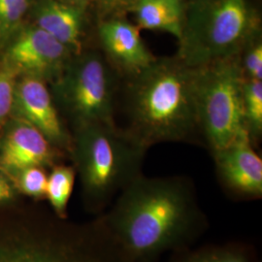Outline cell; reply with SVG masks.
<instances>
[{
	"label": "cell",
	"mask_w": 262,
	"mask_h": 262,
	"mask_svg": "<svg viewBox=\"0 0 262 262\" xmlns=\"http://www.w3.org/2000/svg\"><path fill=\"white\" fill-rule=\"evenodd\" d=\"M196 77L197 68L175 56L157 57L127 78L126 131L147 149L162 142L191 140L199 130Z\"/></svg>",
	"instance_id": "cell-3"
},
{
	"label": "cell",
	"mask_w": 262,
	"mask_h": 262,
	"mask_svg": "<svg viewBox=\"0 0 262 262\" xmlns=\"http://www.w3.org/2000/svg\"><path fill=\"white\" fill-rule=\"evenodd\" d=\"M118 72L105 56L96 52L72 57L55 83L58 101L78 128L92 124H114Z\"/></svg>",
	"instance_id": "cell-7"
},
{
	"label": "cell",
	"mask_w": 262,
	"mask_h": 262,
	"mask_svg": "<svg viewBox=\"0 0 262 262\" xmlns=\"http://www.w3.org/2000/svg\"><path fill=\"white\" fill-rule=\"evenodd\" d=\"M147 150L115 123L78 128L73 156L85 209L96 215L103 214L122 189L142 174Z\"/></svg>",
	"instance_id": "cell-4"
},
{
	"label": "cell",
	"mask_w": 262,
	"mask_h": 262,
	"mask_svg": "<svg viewBox=\"0 0 262 262\" xmlns=\"http://www.w3.org/2000/svg\"><path fill=\"white\" fill-rule=\"evenodd\" d=\"M100 215L130 262H157L189 248L209 225L193 184L180 176L141 174Z\"/></svg>",
	"instance_id": "cell-1"
},
{
	"label": "cell",
	"mask_w": 262,
	"mask_h": 262,
	"mask_svg": "<svg viewBox=\"0 0 262 262\" xmlns=\"http://www.w3.org/2000/svg\"><path fill=\"white\" fill-rule=\"evenodd\" d=\"M16 74L5 66L0 67V122L11 115L16 88Z\"/></svg>",
	"instance_id": "cell-21"
},
{
	"label": "cell",
	"mask_w": 262,
	"mask_h": 262,
	"mask_svg": "<svg viewBox=\"0 0 262 262\" xmlns=\"http://www.w3.org/2000/svg\"><path fill=\"white\" fill-rule=\"evenodd\" d=\"M243 113L245 127L251 139L258 140L262 133V81L245 80Z\"/></svg>",
	"instance_id": "cell-17"
},
{
	"label": "cell",
	"mask_w": 262,
	"mask_h": 262,
	"mask_svg": "<svg viewBox=\"0 0 262 262\" xmlns=\"http://www.w3.org/2000/svg\"><path fill=\"white\" fill-rule=\"evenodd\" d=\"M14 197V189L8 180L0 173V205L12 201Z\"/></svg>",
	"instance_id": "cell-22"
},
{
	"label": "cell",
	"mask_w": 262,
	"mask_h": 262,
	"mask_svg": "<svg viewBox=\"0 0 262 262\" xmlns=\"http://www.w3.org/2000/svg\"><path fill=\"white\" fill-rule=\"evenodd\" d=\"M240 62L246 79L262 81V40L260 32L244 48Z\"/></svg>",
	"instance_id": "cell-20"
},
{
	"label": "cell",
	"mask_w": 262,
	"mask_h": 262,
	"mask_svg": "<svg viewBox=\"0 0 262 262\" xmlns=\"http://www.w3.org/2000/svg\"><path fill=\"white\" fill-rule=\"evenodd\" d=\"M58 1H62L66 3H69V4H73V5H77V6H81V7H85V5L90 2V0H58Z\"/></svg>",
	"instance_id": "cell-24"
},
{
	"label": "cell",
	"mask_w": 262,
	"mask_h": 262,
	"mask_svg": "<svg viewBox=\"0 0 262 262\" xmlns=\"http://www.w3.org/2000/svg\"><path fill=\"white\" fill-rule=\"evenodd\" d=\"M6 48L3 64L16 75L56 82L74 55L36 25L21 28Z\"/></svg>",
	"instance_id": "cell-8"
},
{
	"label": "cell",
	"mask_w": 262,
	"mask_h": 262,
	"mask_svg": "<svg viewBox=\"0 0 262 262\" xmlns=\"http://www.w3.org/2000/svg\"><path fill=\"white\" fill-rule=\"evenodd\" d=\"M98 37L107 60L126 78L138 74L157 58L141 38L140 28L124 19L102 21Z\"/></svg>",
	"instance_id": "cell-11"
},
{
	"label": "cell",
	"mask_w": 262,
	"mask_h": 262,
	"mask_svg": "<svg viewBox=\"0 0 262 262\" xmlns=\"http://www.w3.org/2000/svg\"><path fill=\"white\" fill-rule=\"evenodd\" d=\"M54 145L28 122L15 119L0 144V166L11 174L32 166L50 165Z\"/></svg>",
	"instance_id": "cell-12"
},
{
	"label": "cell",
	"mask_w": 262,
	"mask_h": 262,
	"mask_svg": "<svg viewBox=\"0 0 262 262\" xmlns=\"http://www.w3.org/2000/svg\"><path fill=\"white\" fill-rule=\"evenodd\" d=\"M259 32L248 0H193L185 8L176 56L190 67L208 66L240 56Z\"/></svg>",
	"instance_id": "cell-5"
},
{
	"label": "cell",
	"mask_w": 262,
	"mask_h": 262,
	"mask_svg": "<svg viewBox=\"0 0 262 262\" xmlns=\"http://www.w3.org/2000/svg\"><path fill=\"white\" fill-rule=\"evenodd\" d=\"M130 11L140 29L163 31L180 39L185 7L182 0H136Z\"/></svg>",
	"instance_id": "cell-14"
},
{
	"label": "cell",
	"mask_w": 262,
	"mask_h": 262,
	"mask_svg": "<svg viewBox=\"0 0 262 262\" xmlns=\"http://www.w3.org/2000/svg\"><path fill=\"white\" fill-rule=\"evenodd\" d=\"M171 262H253L249 252L240 246H210L197 250L185 248L174 252Z\"/></svg>",
	"instance_id": "cell-15"
},
{
	"label": "cell",
	"mask_w": 262,
	"mask_h": 262,
	"mask_svg": "<svg viewBox=\"0 0 262 262\" xmlns=\"http://www.w3.org/2000/svg\"><path fill=\"white\" fill-rule=\"evenodd\" d=\"M19 190L34 198L46 197L48 176L43 167L32 166L15 173Z\"/></svg>",
	"instance_id": "cell-19"
},
{
	"label": "cell",
	"mask_w": 262,
	"mask_h": 262,
	"mask_svg": "<svg viewBox=\"0 0 262 262\" xmlns=\"http://www.w3.org/2000/svg\"><path fill=\"white\" fill-rule=\"evenodd\" d=\"M219 178L236 196L257 199L262 195V160L243 130L225 149L213 154Z\"/></svg>",
	"instance_id": "cell-10"
},
{
	"label": "cell",
	"mask_w": 262,
	"mask_h": 262,
	"mask_svg": "<svg viewBox=\"0 0 262 262\" xmlns=\"http://www.w3.org/2000/svg\"><path fill=\"white\" fill-rule=\"evenodd\" d=\"M102 4L108 7H122L128 6L130 8L136 0H99Z\"/></svg>",
	"instance_id": "cell-23"
},
{
	"label": "cell",
	"mask_w": 262,
	"mask_h": 262,
	"mask_svg": "<svg viewBox=\"0 0 262 262\" xmlns=\"http://www.w3.org/2000/svg\"><path fill=\"white\" fill-rule=\"evenodd\" d=\"M30 0H0V43H4L18 30Z\"/></svg>",
	"instance_id": "cell-18"
},
{
	"label": "cell",
	"mask_w": 262,
	"mask_h": 262,
	"mask_svg": "<svg viewBox=\"0 0 262 262\" xmlns=\"http://www.w3.org/2000/svg\"><path fill=\"white\" fill-rule=\"evenodd\" d=\"M7 204L0 205V262H130L99 215L72 223Z\"/></svg>",
	"instance_id": "cell-2"
},
{
	"label": "cell",
	"mask_w": 262,
	"mask_h": 262,
	"mask_svg": "<svg viewBox=\"0 0 262 262\" xmlns=\"http://www.w3.org/2000/svg\"><path fill=\"white\" fill-rule=\"evenodd\" d=\"M240 56L197 68L195 84L198 128L212 155L225 149L245 127Z\"/></svg>",
	"instance_id": "cell-6"
},
{
	"label": "cell",
	"mask_w": 262,
	"mask_h": 262,
	"mask_svg": "<svg viewBox=\"0 0 262 262\" xmlns=\"http://www.w3.org/2000/svg\"><path fill=\"white\" fill-rule=\"evenodd\" d=\"M75 182V170L70 166H55L48 176L46 197L52 211L57 216L66 219V210Z\"/></svg>",
	"instance_id": "cell-16"
},
{
	"label": "cell",
	"mask_w": 262,
	"mask_h": 262,
	"mask_svg": "<svg viewBox=\"0 0 262 262\" xmlns=\"http://www.w3.org/2000/svg\"><path fill=\"white\" fill-rule=\"evenodd\" d=\"M37 128L55 147L68 148L70 139L45 81L24 76L16 83L12 113Z\"/></svg>",
	"instance_id": "cell-9"
},
{
	"label": "cell",
	"mask_w": 262,
	"mask_h": 262,
	"mask_svg": "<svg viewBox=\"0 0 262 262\" xmlns=\"http://www.w3.org/2000/svg\"><path fill=\"white\" fill-rule=\"evenodd\" d=\"M37 27L68 48L74 56L83 50L84 8L58 0H40L34 8Z\"/></svg>",
	"instance_id": "cell-13"
}]
</instances>
